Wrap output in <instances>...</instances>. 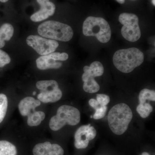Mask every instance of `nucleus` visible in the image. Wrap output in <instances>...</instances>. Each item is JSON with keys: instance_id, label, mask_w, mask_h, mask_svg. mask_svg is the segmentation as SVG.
I'll return each instance as SVG.
<instances>
[{"instance_id": "f257e3e1", "label": "nucleus", "mask_w": 155, "mask_h": 155, "mask_svg": "<svg viewBox=\"0 0 155 155\" xmlns=\"http://www.w3.org/2000/svg\"><path fill=\"white\" fill-rule=\"evenodd\" d=\"M132 118L133 114L129 106L120 103L114 106L109 111L108 124L113 133L121 135L127 130Z\"/></svg>"}, {"instance_id": "f03ea898", "label": "nucleus", "mask_w": 155, "mask_h": 155, "mask_svg": "<svg viewBox=\"0 0 155 155\" xmlns=\"http://www.w3.org/2000/svg\"><path fill=\"white\" fill-rule=\"evenodd\" d=\"M144 61V55L140 50L135 48L118 50L114 54L113 62L114 66L123 73L133 71Z\"/></svg>"}, {"instance_id": "7ed1b4c3", "label": "nucleus", "mask_w": 155, "mask_h": 155, "mask_svg": "<svg viewBox=\"0 0 155 155\" xmlns=\"http://www.w3.org/2000/svg\"><path fill=\"white\" fill-rule=\"evenodd\" d=\"M38 31L43 37L62 41H69L73 36V31L70 26L55 21L44 22L39 25Z\"/></svg>"}, {"instance_id": "20e7f679", "label": "nucleus", "mask_w": 155, "mask_h": 155, "mask_svg": "<svg viewBox=\"0 0 155 155\" xmlns=\"http://www.w3.org/2000/svg\"><path fill=\"white\" fill-rule=\"evenodd\" d=\"M80 111L72 106L64 105L59 107L57 114L50 119L49 125L51 130L58 131L66 125L75 126L80 122Z\"/></svg>"}, {"instance_id": "39448f33", "label": "nucleus", "mask_w": 155, "mask_h": 155, "mask_svg": "<svg viewBox=\"0 0 155 155\" xmlns=\"http://www.w3.org/2000/svg\"><path fill=\"white\" fill-rule=\"evenodd\" d=\"M83 33L86 36H95L103 43L108 42L111 37L110 25L101 17H87L83 23Z\"/></svg>"}, {"instance_id": "423d86ee", "label": "nucleus", "mask_w": 155, "mask_h": 155, "mask_svg": "<svg viewBox=\"0 0 155 155\" xmlns=\"http://www.w3.org/2000/svg\"><path fill=\"white\" fill-rule=\"evenodd\" d=\"M119 22L123 25L121 30L122 36L130 42L138 40L141 36L138 17L135 14L124 13L119 16Z\"/></svg>"}, {"instance_id": "0eeeda50", "label": "nucleus", "mask_w": 155, "mask_h": 155, "mask_svg": "<svg viewBox=\"0 0 155 155\" xmlns=\"http://www.w3.org/2000/svg\"><path fill=\"white\" fill-rule=\"evenodd\" d=\"M27 45L42 56L46 55L53 52L59 46L55 40L48 39L38 35H31L26 39Z\"/></svg>"}, {"instance_id": "6e6552de", "label": "nucleus", "mask_w": 155, "mask_h": 155, "mask_svg": "<svg viewBox=\"0 0 155 155\" xmlns=\"http://www.w3.org/2000/svg\"><path fill=\"white\" fill-rule=\"evenodd\" d=\"M96 135V130L90 124L81 126L75 131L74 135L75 147L78 149L86 148L89 141L93 140Z\"/></svg>"}, {"instance_id": "1a4fd4ad", "label": "nucleus", "mask_w": 155, "mask_h": 155, "mask_svg": "<svg viewBox=\"0 0 155 155\" xmlns=\"http://www.w3.org/2000/svg\"><path fill=\"white\" fill-rule=\"evenodd\" d=\"M37 2L40 6V9L31 15L30 17L31 21L40 22L48 19L54 14L55 6L50 0H37Z\"/></svg>"}, {"instance_id": "9d476101", "label": "nucleus", "mask_w": 155, "mask_h": 155, "mask_svg": "<svg viewBox=\"0 0 155 155\" xmlns=\"http://www.w3.org/2000/svg\"><path fill=\"white\" fill-rule=\"evenodd\" d=\"M32 153L34 155H64V150L59 145L47 141L35 145Z\"/></svg>"}, {"instance_id": "9b49d317", "label": "nucleus", "mask_w": 155, "mask_h": 155, "mask_svg": "<svg viewBox=\"0 0 155 155\" xmlns=\"http://www.w3.org/2000/svg\"><path fill=\"white\" fill-rule=\"evenodd\" d=\"M41 105V102L32 97H27L22 99L18 104V109L20 115L27 116L31 112L35 110L37 107Z\"/></svg>"}, {"instance_id": "f8f14e48", "label": "nucleus", "mask_w": 155, "mask_h": 155, "mask_svg": "<svg viewBox=\"0 0 155 155\" xmlns=\"http://www.w3.org/2000/svg\"><path fill=\"white\" fill-rule=\"evenodd\" d=\"M37 67L40 70L58 69L62 66V63L56 61L49 54L41 56L36 61Z\"/></svg>"}, {"instance_id": "ddd939ff", "label": "nucleus", "mask_w": 155, "mask_h": 155, "mask_svg": "<svg viewBox=\"0 0 155 155\" xmlns=\"http://www.w3.org/2000/svg\"><path fill=\"white\" fill-rule=\"evenodd\" d=\"M62 95V92L59 87L51 90L41 91L37 98L41 102L47 104L58 101L61 99Z\"/></svg>"}, {"instance_id": "4468645a", "label": "nucleus", "mask_w": 155, "mask_h": 155, "mask_svg": "<svg viewBox=\"0 0 155 155\" xmlns=\"http://www.w3.org/2000/svg\"><path fill=\"white\" fill-rule=\"evenodd\" d=\"M83 73L82 76V81L88 77H99L104 74V68L101 63L98 61L93 62L90 66H86L84 67Z\"/></svg>"}, {"instance_id": "2eb2a0df", "label": "nucleus", "mask_w": 155, "mask_h": 155, "mask_svg": "<svg viewBox=\"0 0 155 155\" xmlns=\"http://www.w3.org/2000/svg\"><path fill=\"white\" fill-rule=\"evenodd\" d=\"M14 28L11 24L5 23L0 28V48L4 47L5 41H8L13 36Z\"/></svg>"}, {"instance_id": "dca6fc26", "label": "nucleus", "mask_w": 155, "mask_h": 155, "mask_svg": "<svg viewBox=\"0 0 155 155\" xmlns=\"http://www.w3.org/2000/svg\"><path fill=\"white\" fill-rule=\"evenodd\" d=\"M45 117V114L43 111H33L27 116V124L30 127L38 126L44 120Z\"/></svg>"}, {"instance_id": "f3484780", "label": "nucleus", "mask_w": 155, "mask_h": 155, "mask_svg": "<svg viewBox=\"0 0 155 155\" xmlns=\"http://www.w3.org/2000/svg\"><path fill=\"white\" fill-rule=\"evenodd\" d=\"M17 149L14 145L7 141L0 140V155H17Z\"/></svg>"}, {"instance_id": "a211bd4d", "label": "nucleus", "mask_w": 155, "mask_h": 155, "mask_svg": "<svg viewBox=\"0 0 155 155\" xmlns=\"http://www.w3.org/2000/svg\"><path fill=\"white\" fill-rule=\"evenodd\" d=\"M83 89L89 93H95L99 91L100 87L94 78L89 77L84 81Z\"/></svg>"}, {"instance_id": "6ab92c4d", "label": "nucleus", "mask_w": 155, "mask_h": 155, "mask_svg": "<svg viewBox=\"0 0 155 155\" xmlns=\"http://www.w3.org/2000/svg\"><path fill=\"white\" fill-rule=\"evenodd\" d=\"M36 86L41 91H50L59 88L58 82L54 80L39 81L37 82Z\"/></svg>"}, {"instance_id": "aec40b11", "label": "nucleus", "mask_w": 155, "mask_h": 155, "mask_svg": "<svg viewBox=\"0 0 155 155\" xmlns=\"http://www.w3.org/2000/svg\"><path fill=\"white\" fill-rule=\"evenodd\" d=\"M147 100L155 101V91L148 89H143L141 91L139 95L140 104H144Z\"/></svg>"}, {"instance_id": "412c9836", "label": "nucleus", "mask_w": 155, "mask_h": 155, "mask_svg": "<svg viewBox=\"0 0 155 155\" xmlns=\"http://www.w3.org/2000/svg\"><path fill=\"white\" fill-rule=\"evenodd\" d=\"M136 110L142 118H146L150 116L153 111V107L149 103L140 104L136 108Z\"/></svg>"}, {"instance_id": "4be33fe9", "label": "nucleus", "mask_w": 155, "mask_h": 155, "mask_svg": "<svg viewBox=\"0 0 155 155\" xmlns=\"http://www.w3.org/2000/svg\"><path fill=\"white\" fill-rule=\"evenodd\" d=\"M8 108V99L7 96L0 94V123L5 119Z\"/></svg>"}, {"instance_id": "5701e85b", "label": "nucleus", "mask_w": 155, "mask_h": 155, "mask_svg": "<svg viewBox=\"0 0 155 155\" xmlns=\"http://www.w3.org/2000/svg\"><path fill=\"white\" fill-rule=\"evenodd\" d=\"M107 110V106H100L96 110L95 113L93 116L94 119H100L104 118L105 116Z\"/></svg>"}, {"instance_id": "b1692460", "label": "nucleus", "mask_w": 155, "mask_h": 155, "mask_svg": "<svg viewBox=\"0 0 155 155\" xmlns=\"http://www.w3.org/2000/svg\"><path fill=\"white\" fill-rule=\"evenodd\" d=\"M96 100L101 106H107L110 101V97L104 94H97Z\"/></svg>"}, {"instance_id": "393cba45", "label": "nucleus", "mask_w": 155, "mask_h": 155, "mask_svg": "<svg viewBox=\"0 0 155 155\" xmlns=\"http://www.w3.org/2000/svg\"><path fill=\"white\" fill-rule=\"evenodd\" d=\"M49 54L56 61H66L69 58L68 54L66 53L53 52Z\"/></svg>"}, {"instance_id": "a878e982", "label": "nucleus", "mask_w": 155, "mask_h": 155, "mask_svg": "<svg viewBox=\"0 0 155 155\" xmlns=\"http://www.w3.org/2000/svg\"><path fill=\"white\" fill-rule=\"evenodd\" d=\"M11 59L9 55L5 52L0 49V62L6 65L11 62Z\"/></svg>"}, {"instance_id": "bb28decb", "label": "nucleus", "mask_w": 155, "mask_h": 155, "mask_svg": "<svg viewBox=\"0 0 155 155\" xmlns=\"http://www.w3.org/2000/svg\"><path fill=\"white\" fill-rule=\"evenodd\" d=\"M89 104L93 108L94 110H96L98 108L100 107L99 104H98V102L96 100L94 99H91L89 101Z\"/></svg>"}, {"instance_id": "cd10ccee", "label": "nucleus", "mask_w": 155, "mask_h": 155, "mask_svg": "<svg viewBox=\"0 0 155 155\" xmlns=\"http://www.w3.org/2000/svg\"><path fill=\"white\" fill-rule=\"evenodd\" d=\"M118 2L121 4H123L125 3V0H116Z\"/></svg>"}, {"instance_id": "c85d7f7f", "label": "nucleus", "mask_w": 155, "mask_h": 155, "mask_svg": "<svg viewBox=\"0 0 155 155\" xmlns=\"http://www.w3.org/2000/svg\"><path fill=\"white\" fill-rule=\"evenodd\" d=\"M9 0H0V2L2 3H5L7 2H8Z\"/></svg>"}, {"instance_id": "c756f323", "label": "nucleus", "mask_w": 155, "mask_h": 155, "mask_svg": "<svg viewBox=\"0 0 155 155\" xmlns=\"http://www.w3.org/2000/svg\"><path fill=\"white\" fill-rule=\"evenodd\" d=\"M5 66V65H4V64H2V63H1V62H0V68H2V67H4Z\"/></svg>"}, {"instance_id": "7c9ffc66", "label": "nucleus", "mask_w": 155, "mask_h": 155, "mask_svg": "<svg viewBox=\"0 0 155 155\" xmlns=\"http://www.w3.org/2000/svg\"><path fill=\"white\" fill-rule=\"evenodd\" d=\"M152 3L154 6L155 5V0H152Z\"/></svg>"}, {"instance_id": "2f4dec72", "label": "nucleus", "mask_w": 155, "mask_h": 155, "mask_svg": "<svg viewBox=\"0 0 155 155\" xmlns=\"http://www.w3.org/2000/svg\"></svg>"}]
</instances>
